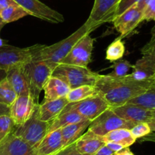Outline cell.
I'll use <instances>...</instances> for the list:
<instances>
[{
	"instance_id": "ac0fdd59",
	"label": "cell",
	"mask_w": 155,
	"mask_h": 155,
	"mask_svg": "<svg viewBox=\"0 0 155 155\" xmlns=\"http://www.w3.org/2000/svg\"><path fill=\"white\" fill-rule=\"evenodd\" d=\"M83 120L87 119H84L80 114H79L77 111H76L73 108L71 103H69L52 121L49 122L48 133L52 132V131L61 129L68 125L79 122Z\"/></svg>"
},
{
	"instance_id": "83f0119b",
	"label": "cell",
	"mask_w": 155,
	"mask_h": 155,
	"mask_svg": "<svg viewBox=\"0 0 155 155\" xmlns=\"http://www.w3.org/2000/svg\"><path fill=\"white\" fill-rule=\"evenodd\" d=\"M125 53V44L121 38L117 39L108 46L106 50V59L110 62H115L122 59Z\"/></svg>"
},
{
	"instance_id": "2e32d148",
	"label": "cell",
	"mask_w": 155,
	"mask_h": 155,
	"mask_svg": "<svg viewBox=\"0 0 155 155\" xmlns=\"http://www.w3.org/2000/svg\"><path fill=\"white\" fill-rule=\"evenodd\" d=\"M105 144L102 137L88 130L75 141L76 148L81 155H94Z\"/></svg>"
},
{
	"instance_id": "836d02e7",
	"label": "cell",
	"mask_w": 155,
	"mask_h": 155,
	"mask_svg": "<svg viewBox=\"0 0 155 155\" xmlns=\"http://www.w3.org/2000/svg\"><path fill=\"white\" fill-rule=\"evenodd\" d=\"M139 1V0H120V2L118 4L117 9L115 18L119 16L123 12H124L127 9H130V7L133 6L134 5L137 4V2Z\"/></svg>"
},
{
	"instance_id": "7bdbcfd3",
	"label": "cell",
	"mask_w": 155,
	"mask_h": 155,
	"mask_svg": "<svg viewBox=\"0 0 155 155\" xmlns=\"http://www.w3.org/2000/svg\"><path fill=\"white\" fill-rule=\"evenodd\" d=\"M148 126H149L150 129H151V132H155V119H153L151 121L148 122Z\"/></svg>"
},
{
	"instance_id": "f1b7e54d",
	"label": "cell",
	"mask_w": 155,
	"mask_h": 155,
	"mask_svg": "<svg viewBox=\"0 0 155 155\" xmlns=\"http://www.w3.org/2000/svg\"><path fill=\"white\" fill-rule=\"evenodd\" d=\"M110 68H113V71L108 74V75L114 78H122L128 74L129 71L133 68V65L125 59H119L114 62Z\"/></svg>"
},
{
	"instance_id": "484cf974",
	"label": "cell",
	"mask_w": 155,
	"mask_h": 155,
	"mask_svg": "<svg viewBox=\"0 0 155 155\" xmlns=\"http://www.w3.org/2000/svg\"><path fill=\"white\" fill-rule=\"evenodd\" d=\"M127 103H132L155 110V84L144 94L129 100Z\"/></svg>"
},
{
	"instance_id": "7c38bea8",
	"label": "cell",
	"mask_w": 155,
	"mask_h": 155,
	"mask_svg": "<svg viewBox=\"0 0 155 155\" xmlns=\"http://www.w3.org/2000/svg\"><path fill=\"white\" fill-rule=\"evenodd\" d=\"M73 108L86 119L92 122L110 106L100 95H95L77 103H71Z\"/></svg>"
},
{
	"instance_id": "d4e9b609",
	"label": "cell",
	"mask_w": 155,
	"mask_h": 155,
	"mask_svg": "<svg viewBox=\"0 0 155 155\" xmlns=\"http://www.w3.org/2000/svg\"><path fill=\"white\" fill-rule=\"evenodd\" d=\"M27 15L29 14L18 4L9 6L0 12V18L5 24L18 21Z\"/></svg>"
},
{
	"instance_id": "5bb4252c",
	"label": "cell",
	"mask_w": 155,
	"mask_h": 155,
	"mask_svg": "<svg viewBox=\"0 0 155 155\" xmlns=\"http://www.w3.org/2000/svg\"><path fill=\"white\" fill-rule=\"evenodd\" d=\"M142 12L139 11L136 5L130 7L113 21L115 29L120 33V38L130 34L141 22Z\"/></svg>"
},
{
	"instance_id": "bcb514c9",
	"label": "cell",
	"mask_w": 155,
	"mask_h": 155,
	"mask_svg": "<svg viewBox=\"0 0 155 155\" xmlns=\"http://www.w3.org/2000/svg\"><path fill=\"white\" fill-rule=\"evenodd\" d=\"M153 78H154V84H155V72L154 73V75H153Z\"/></svg>"
},
{
	"instance_id": "1f68e13d",
	"label": "cell",
	"mask_w": 155,
	"mask_h": 155,
	"mask_svg": "<svg viewBox=\"0 0 155 155\" xmlns=\"http://www.w3.org/2000/svg\"><path fill=\"white\" fill-rule=\"evenodd\" d=\"M143 56H155V26L151 30V36L150 40L141 50Z\"/></svg>"
},
{
	"instance_id": "ee69618b",
	"label": "cell",
	"mask_w": 155,
	"mask_h": 155,
	"mask_svg": "<svg viewBox=\"0 0 155 155\" xmlns=\"http://www.w3.org/2000/svg\"><path fill=\"white\" fill-rule=\"evenodd\" d=\"M6 75H7V72H6V71L0 69V81H2L4 78H5Z\"/></svg>"
},
{
	"instance_id": "ffe728a7",
	"label": "cell",
	"mask_w": 155,
	"mask_h": 155,
	"mask_svg": "<svg viewBox=\"0 0 155 155\" xmlns=\"http://www.w3.org/2000/svg\"><path fill=\"white\" fill-rule=\"evenodd\" d=\"M69 103L66 97L57 99V100L43 101L39 104V116L44 122H51L64 109Z\"/></svg>"
},
{
	"instance_id": "cb8c5ba5",
	"label": "cell",
	"mask_w": 155,
	"mask_h": 155,
	"mask_svg": "<svg viewBox=\"0 0 155 155\" xmlns=\"http://www.w3.org/2000/svg\"><path fill=\"white\" fill-rule=\"evenodd\" d=\"M98 94V91L95 86L83 85L74 89H71L68 95L66 96V98L69 103H77Z\"/></svg>"
},
{
	"instance_id": "4dcf8cb0",
	"label": "cell",
	"mask_w": 155,
	"mask_h": 155,
	"mask_svg": "<svg viewBox=\"0 0 155 155\" xmlns=\"http://www.w3.org/2000/svg\"><path fill=\"white\" fill-rule=\"evenodd\" d=\"M130 132L136 139H138L149 135L151 131L148 122H139L130 129Z\"/></svg>"
},
{
	"instance_id": "9a60e30c",
	"label": "cell",
	"mask_w": 155,
	"mask_h": 155,
	"mask_svg": "<svg viewBox=\"0 0 155 155\" xmlns=\"http://www.w3.org/2000/svg\"><path fill=\"white\" fill-rule=\"evenodd\" d=\"M12 132L0 141V155H36V148Z\"/></svg>"
},
{
	"instance_id": "44dd1931",
	"label": "cell",
	"mask_w": 155,
	"mask_h": 155,
	"mask_svg": "<svg viewBox=\"0 0 155 155\" xmlns=\"http://www.w3.org/2000/svg\"><path fill=\"white\" fill-rule=\"evenodd\" d=\"M91 121L89 120H83L79 122L68 125L61 128L62 145L63 147L69 146L70 144L75 142L79 138L83 135L85 131L89 128Z\"/></svg>"
},
{
	"instance_id": "ab89813d",
	"label": "cell",
	"mask_w": 155,
	"mask_h": 155,
	"mask_svg": "<svg viewBox=\"0 0 155 155\" xmlns=\"http://www.w3.org/2000/svg\"><path fill=\"white\" fill-rule=\"evenodd\" d=\"M115 155H134V153L132 152V150L130 149V147H124L119 151L116 152Z\"/></svg>"
},
{
	"instance_id": "3957f363",
	"label": "cell",
	"mask_w": 155,
	"mask_h": 155,
	"mask_svg": "<svg viewBox=\"0 0 155 155\" xmlns=\"http://www.w3.org/2000/svg\"><path fill=\"white\" fill-rule=\"evenodd\" d=\"M29 92L35 103L39 104V98L44 85L52 74V68L45 61L30 60L22 66Z\"/></svg>"
},
{
	"instance_id": "d590c367",
	"label": "cell",
	"mask_w": 155,
	"mask_h": 155,
	"mask_svg": "<svg viewBox=\"0 0 155 155\" xmlns=\"http://www.w3.org/2000/svg\"><path fill=\"white\" fill-rule=\"evenodd\" d=\"M142 60L144 61L145 64L155 72V56H143L142 58Z\"/></svg>"
},
{
	"instance_id": "6da1fadb",
	"label": "cell",
	"mask_w": 155,
	"mask_h": 155,
	"mask_svg": "<svg viewBox=\"0 0 155 155\" xmlns=\"http://www.w3.org/2000/svg\"><path fill=\"white\" fill-rule=\"evenodd\" d=\"M154 84L153 77L136 81L127 76L114 78L108 74H100L94 86L98 95L104 98L110 108H114L123 106L131 99L144 94Z\"/></svg>"
},
{
	"instance_id": "d6986e66",
	"label": "cell",
	"mask_w": 155,
	"mask_h": 155,
	"mask_svg": "<svg viewBox=\"0 0 155 155\" xmlns=\"http://www.w3.org/2000/svg\"><path fill=\"white\" fill-rule=\"evenodd\" d=\"M42 91L45 94L43 101H50L66 97L71 91V88L61 79L51 76L44 85Z\"/></svg>"
},
{
	"instance_id": "7dc6e473",
	"label": "cell",
	"mask_w": 155,
	"mask_h": 155,
	"mask_svg": "<svg viewBox=\"0 0 155 155\" xmlns=\"http://www.w3.org/2000/svg\"><path fill=\"white\" fill-rule=\"evenodd\" d=\"M153 112H154V119H155V110H153Z\"/></svg>"
},
{
	"instance_id": "e0dca14e",
	"label": "cell",
	"mask_w": 155,
	"mask_h": 155,
	"mask_svg": "<svg viewBox=\"0 0 155 155\" xmlns=\"http://www.w3.org/2000/svg\"><path fill=\"white\" fill-rule=\"evenodd\" d=\"M63 148L61 129L48 132L36 147V155H54Z\"/></svg>"
},
{
	"instance_id": "4fadbf2b",
	"label": "cell",
	"mask_w": 155,
	"mask_h": 155,
	"mask_svg": "<svg viewBox=\"0 0 155 155\" xmlns=\"http://www.w3.org/2000/svg\"><path fill=\"white\" fill-rule=\"evenodd\" d=\"M110 109L119 117L136 124L139 122H149L154 119L152 109L132 103H126L123 106Z\"/></svg>"
},
{
	"instance_id": "f546056e",
	"label": "cell",
	"mask_w": 155,
	"mask_h": 155,
	"mask_svg": "<svg viewBox=\"0 0 155 155\" xmlns=\"http://www.w3.org/2000/svg\"><path fill=\"white\" fill-rule=\"evenodd\" d=\"M15 128L10 115H0V141L11 133Z\"/></svg>"
},
{
	"instance_id": "60d3db41",
	"label": "cell",
	"mask_w": 155,
	"mask_h": 155,
	"mask_svg": "<svg viewBox=\"0 0 155 155\" xmlns=\"http://www.w3.org/2000/svg\"><path fill=\"white\" fill-rule=\"evenodd\" d=\"M151 0H139L137 2V4H136V7L138 8L139 11H143V9H145V7L146 6V5L148 4Z\"/></svg>"
},
{
	"instance_id": "52a82bcc",
	"label": "cell",
	"mask_w": 155,
	"mask_h": 155,
	"mask_svg": "<svg viewBox=\"0 0 155 155\" xmlns=\"http://www.w3.org/2000/svg\"><path fill=\"white\" fill-rule=\"evenodd\" d=\"M135 125H136V123L119 117L109 108L91 122L88 130L98 136L103 137L116 129H127L130 130Z\"/></svg>"
},
{
	"instance_id": "30bf717a",
	"label": "cell",
	"mask_w": 155,
	"mask_h": 155,
	"mask_svg": "<svg viewBox=\"0 0 155 155\" xmlns=\"http://www.w3.org/2000/svg\"><path fill=\"white\" fill-rule=\"evenodd\" d=\"M18 5L22 7L29 15H32L43 21L53 24H59L64 21L61 13L48 7L39 0H14Z\"/></svg>"
},
{
	"instance_id": "277c9868",
	"label": "cell",
	"mask_w": 155,
	"mask_h": 155,
	"mask_svg": "<svg viewBox=\"0 0 155 155\" xmlns=\"http://www.w3.org/2000/svg\"><path fill=\"white\" fill-rule=\"evenodd\" d=\"M51 76L61 79L71 89H74L83 85L94 86L100 74L91 71L88 67L58 64L53 70Z\"/></svg>"
},
{
	"instance_id": "8fae6325",
	"label": "cell",
	"mask_w": 155,
	"mask_h": 155,
	"mask_svg": "<svg viewBox=\"0 0 155 155\" xmlns=\"http://www.w3.org/2000/svg\"><path fill=\"white\" fill-rule=\"evenodd\" d=\"M37 105L35 103L30 93L18 96L16 100L10 106L9 112L15 127L27 122L33 113Z\"/></svg>"
},
{
	"instance_id": "8992f818",
	"label": "cell",
	"mask_w": 155,
	"mask_h": 155,
	"mask_svg": "<svg viewBox=\"0 0 155 155\" xmlns=\"http://www.w3.org/2000/svg\"><path fill=\"white\" fill-rule=\"evenodd\" d=\"M43 46L36 44L26 48L13 46L8 44L2 46H0V69L7 71L15 67L23 66L32 60Z\"/></svg>"
},
{
	"instance_id": "603a6c76",
	"label": "cell",
	"mask_w": 155,
	"mask_h": 155,
	"mask_svg": "<svg viewBox=\"0 0 155 155\" xmlns=\"http://www.w3.org/2000/svg\"><path fill=\"white\" fill-rule=\"evenodd\" d=\"M104 142H115L121 144L124 147H130L136 142V139L133 136L130 129H119L110 132L102 137Z\"/></svg>"
},
{
	"instance_id": "f6af8a7d",
	"label": "cell",
	"mask_w": 155,
	"mask_h": 155,
	"mask_svg": "<svg viewBox=\"0 0 155 155\" xmlns=\"http://www.w3.org/2000/svg\"><path fill=\"white\" fill-rule=\"evenodd\" d=\"M5 24V23L2 21V20L1 18H0V32H1L2 29L3 27H4Z\"/></svg>"
},
{
	"instance_id": "b9f144b4",
	"label": "cell",
	"mask_w": 155,
	"mask_h": 155,
	"mask_svg": "<svg viewBox=\"0 0 155 155\" xmlns=\"http://www.w3.org/2000/svg\"><path fill=\"white\" fill-rule=\"evenodd\" d=\"M10 112V107L0 103V115H9Z\"/></svg>"
},
{
	"instance_id": "d6a6232c",
	"label": "cell",
	"mask_w": 155,
	"mask_h": 155,
	"mask_svg": "<svg viewBox=\"0 0 155 155\" xmlns=\"http://www.w3.org/2000/svg\"><path fill=\"white\" fill-rule=\"evenodd\" d=\"M151 20L155 21V0H151L142 11V22Z\"/></svg>"
},
{
	"instance_id": "7a4b0ae2",
	"label": "cell",
	"mask_w": 155,
	"mask_h": 155,
	"mask_svg": "<svg viewBox=\"0 0 155 155\" xmlns=\"http://www.w3.org/2000/svg\"><path fill=\"white\" fill-rule=\"evenodd\" d=\"M90 33L91 32L84 24L65 39L54 43L53 45H44L43 47L35 55L32 60L45 61L52 68V70H54L61 61L66 57L74 45L85 35Z\"/></svg>"
},
{
	"instance_id": "5b68a950",
	"label": "cell",
	"mask_w": 155,
	"mask_h": 155,
	"mask_svg": "<svg viewBox=\"0 0 155 155\" xmlns=\"http://www.w3.org/2000/svg\"><path fill=\"white\" fill-rule=\"evenodd\" d=\"M48 128L49 122L42 121L39 118L38 104L30 118L24 124L15 127L12 132L28 143L31 147L36 148L48 134Z\"/></svg>"
},
{
	"instance_id": "f35d334b",
	"label": "cell",
	"mask_w": 155,
	"mask_h": 155,
	"mask_svg": "<svg viewBox=\"0 0 155 155\" xmlns=\"http://www.w3.org/2000/svg\"><path fill=\"white\" fill-rule=\"evenodd\" d=\"M14 5H17V3L14 0H0V12Z\"/></svg>"
},
{
	"instance_id": "ba28073f",
	"label": "cell",
	"mask_w": 155,
	"mask_h": 155,
	"mask_svg": "<svg viewBox=\"0 0 155 155\" xmlns=\"http://www.w3.org/2000/svg\"><path fill=\"white\" fill-rule=\"evenodd\" d=\"M120 0H95L91 13L85 24L92 32L101 24L113 22Z\"/></svg>"
},
{
	"instance_id": "4316f807",
	"label": "cell",
	"mask_w": 155,
	"mask_h": 155,
	"mask_svg": "<svg viewBox=\"0 0 155 155\" xmlns=\"http://www.w3.org/2000/svg\"><path fill=\"white\" fill-rule=\"evenodd\" d=\"M18 97L12 87L5 78L0 81V103L10 107Z\"/></svg>"
},
{
	"instance_id": "8d00e7d4",
	"label": "cell",
	"mask_w": 155,
	"mask_h": 155,
	"mask_svg": "<svg viewBox=\"0 0 155 155\" xmlns=\"http://www.w3.org/2000/svg\"><path fill=\"white\" fill-rule=\"evenodd\" d=\"M115 152L110 150L105 144L101 146L94 155H115Z\"/></svg>"
},
{
	"instance_id": "e575fe53",
	"label": "cell",
	"mask_w": 155,
	"mask_h": 155,
	"mask_svg": "<svg viewBox=\"0 0 155 155\" xmlns=\"http://www.w3.org/2000/svg\"><path fill=\"white\" fill-rule=\"evenodd\" d=\"M54 155H81L78 152V150L76 148L75 142L73 144H70L69 146L63 147L61 149L58 153H56Z\"/></svg>"
},
{
	"instance_id": "9c48e42d",
	"label": "cell",
	"mask_w": 155,
	"mask_h": 155,
	"mask_svg": "<svg viewBox=\"0 0 155 155\" xmlns=\"http://www.w3.org/2000/svg\"><path fill=\"white\" fill-rule=\"evenodd\" d=\"M95 39L89 34L85 35L77 43L72 50L64 58L59 64L87 67L91 61L92 50Z\"/></svg>"
},
{
	"instance_id": "7402d4cb",
	"label": "cell",
	"mask_w": 155,
	"mask_h": 155,
	"mask_svg": "<svg viewBox=\"0 0 155 155\" xmlns=\"http://www.w3.org/2000/svg\"><path fill=\"white\" fill-rule=\"evenodd\" d=\"M6 79L18 96L24 94H29V88L24 75L22 66L15 67L6 71Z\"/></svg>"
},
{
	"instance_id": "74e56055",
	"label": "cell",
	"mask_w": 155,
	"mask_h": 155,
	"mask_svg": "<svg viewBox=\"0 0 155 155\" xmlns=\"http://www.w3.org/2000/svg\"><path fill=\"white\" fill-rule=\"evenodd\" d=\"M105 144L110 149V150H112L114 152H115V153L119 151V150H120L121 149L124 148V146H122L121 144H117V143L115 142H111V141H110V142H106Z\"/></svg>"
}]
</instances>
